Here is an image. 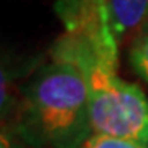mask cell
Here are the masks:
<instances>
[{"label": "cell", "instance_id": "cell-1", "mask_svg": "<svg viewBox=\"0 0 148 148\" xmlns=\"http://www.w3.org/2000/svg\"><path fill=\"white\" fill-rule=\"evenodd\" d=\"M20 137L36 148H81L92 135L89 92L76 63L53 56L25 90Z\"/></svg>", "mask_w": 148, "mask_h": 148}, {"label": "cell", "instance_id": "cell-2", "mask_svg": "<svg viewBox=\"0 0 148 148\" xmlns=\"http://www.w3.org/2000/svg\"><path fill=\"white\" fill-rule=\"evenodd\" d=\"M76 64L86 77L94 133L148 145V99L143 90L120 79L117 68L99 59Z\"/></svg>", "mask_w": 148, "mask_h": 148}, {"label": "cell", "instance_id": "cell-3", "mask_svg": "<svg viewBox=\"0 0 148 148\" xmlns=\"http://www.w3.org/2000/svg\"><path fill=\"white\" fill-rule=\"evenodd\" d=\"M117 40L148 23V0H106Z\"/></svg>", "mask_w": 148, "mask_h": 148}, {"label": "cell", "instance_id": "cell-4", "mask_svg": "<svg viewBox=\"0 0 148 148\" xmlns=\"http://www.w3.org/2000/svg\"><path fill=\"white\" fill-rule=\"evenodd\" d=\"M130 63L138 76L148 82V23L138 30L130 48Z\"/></svg>", "mask_w": 148, "mask_h": 148}, {"label": "cell", "instance_id": "cell-5", "mask_svg": "<svg viewBox=\"0 0 148 148\" xmlns=\"http://www.w3.org/2000/svg\"><path fill=\"white\" fill-rule=\"evenodd\" d=\"M81 148H148L147 143L127 140V138L107 137V135H97L94 133Z\"/></svg>", "mask_w": 148, "mask_h": 148}]
</instances>
